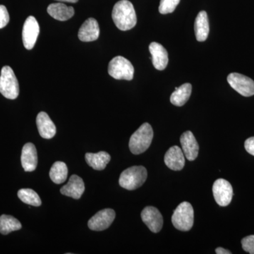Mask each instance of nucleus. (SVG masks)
<instances>
[{"label":"nucleus","instance_id":"nucleus-1","mask_svg":"<svg viewBox=\"0 0 254 254\" xmlns=\"http://www.w3.org/2000/svg\"><path fill=\"white\" fill-rule=\"evenodd\" d=\"M114 23L121 31H128L136 26V11L131 1L120 0L114 6L112 12Z\"/></svg>","mask_w":254,"mask_h":254},{"label":"nucleus","instance_id":"nucleus-2","mask_svg":"<svg viewBox=\"0 0 254 254\" xmlns=\"http://www.w3.org/2000/svg\"><path fill=\"white\" fill-rule=\"evenodd\" d=\"M153 138V130L148 123H144L130 138L129 149L133 154L139 155L148 149Z\"/></svg>","mask_w":254,"mask_h":254},{"label":"nucleus","instance_id":"nucleus-3","mask_svg":"<svg viewBox=\"0 0 254 254\" xmlns=\"http://www.w3.org/2000/svg\"><path fill=\"white\" fill-rule=\"evenodd\" d=\"M148 173L143 166H133L124 170L120 175L119 184L127 190H135L146 181Z\"/></svg>","mask_w":254,"mask_h":254},{"label":"nucleus","instance_id":"nucleus-4","mask_svg":"<svg viewBox=\"0 0 254 254\" xmlns=\"http://www.w3.org/2000/svg\"><path fill=\"white\" fill-rule=\"evenodd\" d=\"M194 221V212L191 204L189 202H182L174 210L172 222L174 227L180 231L190 230Z\"/></svg>","mask_w":254,"mask_h":254},{"label":"nucleus","instance_id":"nucleus-5","mask_svg":"<svg viewBox=\"0 0 254 254\" xmlns=\"http://www.w3.org/2000/svg\"><path fill=\"white\" fill-rule=\"evenodd\" d=\"M0 93L7 99L14 100L19 94V85L12 68L5 66L0 74Z\"/></svg>","mask_w":254,"mask_h":254},{"label":"nucleus","instance_id":"nucleus-6","mask_svg":"<svg viewBox=\"0 0 254 254\" xmlns=\"http://www.w3.org/2000/svg\"><path fill=\"white\" fill-rule=\"evenodd\" d=\"M108 73L112 77L118 80L131 81L134 74V68L132 64L122 56L114 58L108 65Z\"/></svg>","mask_w":254,"mask_h":254},{"label":"nucleus","instance_id":"nucleus-7","mask_svg":"<svg viewBox=\"0 0 254 254\" xmlns=\"http://www.w3.org/2000/svg\"><path fill=\"white\" fill-rule=\"evenodd\" d=\"M227 81L233 89L245 97L254 95V81L252 78L238 73H232L227 76Z\"/></svg>","mask_w":254,"mask_h":254},{"label":"nucleus","instance_id":"nucleus-8","mask_svg":"<svg viewBox=\"0 0 254 254\" xmlns=\"http://www.w3.org/2000/svg\"><path fill=\"white\" fill-rule=\"evenodd\" d=\"M213 193L215 201L220 206H227L231 203L233 189L231 184L226 180L218 179L214 182Z\"/></svg>","mask_w":254,"mask_h":254},{"label":"nucleus","instance_id":"nucleus-9","mask_svg":"<svg viewBox=\"0 0 254 254\" xmlns=\"http://www.w3.org/2000/svg\"><path fill=\"white\" fill-rule=\"evenodd\" d=\"M39 33L40 26L36 18L34 16H28L23 24L22 31L23 43L26 49H33Z\"/></svg>","mask_w":254,"mask_h":254},{"label":"nucleus","instance_id":"nucleus-10","mask_svg":"<svg viewBox=\"0 0 254 254\" xmlns=\"http://www.w3.org/2000/svg\"><path fill=\"white\" fill-rule=\"evenodd\" d=\"M115 215V210L113 209L106 208L100 210L90 219L88 226L93 231H103L112 225Z\"/></svg>","mask_w":254,"mask_h":254},{"label":"nucleus","instance_id":"nucleus-11","mask_svg":"<svg viewBox=\"0 0 254 254\" xmlns=\"http://www.w3.org/2000/svg\"><path fill=\"white\" fill-rule=\"evenodd\" d=\"M141 216L145 225L153 233H158L163 228V215L155 207H145L141 212Z\"/></svg>","mask_w":254,"mask_h":254},{"label":"nucleus","instance_id":"nucleus-12","mask_svg":"<svg viewBox=\"0 0 254 254\" xmlns=\"http://www.w3.org/2000/svg\"><path fill=\"white\" fill-rule=\"evenodd\" d=\"M180 143L182 145V151L187 160L193 161L198 157L199 150V146L194 135L190 131L185 132L180 137Z\"/></svg>","mask_w":254,"mask_h":254},{"label":"nucleus","instance_id":"nucleus-13","mask_svg":"<svg viewBox=\"0 0 254 254\" xmlns=\"http://www.w3.org/2000/svg\"><path fill=\"white\" fill-rule=\"evenodd\" d=\"M85 185L83 180L78 175L71 176L66 185L60 190L62 194L71 197L74 199H79L84 193Z\"/></svg>","mask_w":254,"mask_h":254},{"label":"nucleus","instance_id":"nucleus-14","mask_svg":"<svg viewBox=\"0 0 254 254\" xmlns=\"http://www.w3.org/2000/svg\"><path fill=\"white\" fill-rule=\"evenodd\" d=\"M100 36V28L98 21L93 18H89L82 24L78 36L80 41L92 42L96 41Z\"/></svg>","mask_w":254,"mask_h":254},{"label":"nucleus","instance_id":"nucleus-15","mask_svg":"<svg viewBox=\"0 0 254 254\" xmlns=\"http://www.w3.org/2000/svg\"><path fill=\"white\" fill-rule=\"evenodd\" d=\"M165 165L170 170L180 171L185 165V154L180 147L177 145L171 147L165 155Z\"/></svg>","mask_w":254,"mask_h":254},{"label":"nucleus","instance_id":"nucleus-16","mask_svg":"<svg viewBox=\"0 0 254 254\" xmlns=\"http://www.w3.org/2000/svg\"><path fill=\"white\" fill-rule=\"evenodd\" d=\"M149 50L154 67L160 71L165 69L168 64V53L166 49L160 43L153 42L150 44Z\"/></svg>","mask_w":254,"mask_h":254},{"label":"nucleus","instance_id":"nucleus-17","mask_svg":"<svg viewBox=\"0 0 254 254\" xmlns=\"http://www.w3.org/2000/svg\"><path fill=\"white\" fill-rule=\"evenodd\" d=\"M21 165L25 172H33L38 165V154L36 146L32 143H27L23 147L21 153Z\"/></svg>","mask_w":254,"mask_h":254},{"label":"nucleus","instance_id":"nucleus-18","mask_svg":"<svg viewBox=\"0 0 254 254\" xmlns=\"http://www.w3.org/2000/svg\"><path fill=\"white\" fill-rule=\"evenodd\" d=\"M37 127L40 135L43 138L50 139L56 134L57 128L54 123L45 112H41L36 118Z\"/></svg>","mask_w":254,"mask_h":254},{"label":"nucleus","instance_id":"nucleus-19","mask_svg":"<svg viewBox=\"0 0 254 254\" xmlns=\"http://www.w3.org/2000/svg\"><path fill=\"white\" fill-rule=\"evenodd\" d=\"M48 14L58 21H67L74 15V9L72 6H68L63 3H53L48 6Z\"/></svg>","mask_w":254,"mask_h":254},{"label":"nucleus","instance_id":"nucleus-20","mask_svg":"<svg viewBox=\"0 0 254 254\" xmlns=\"http://www.w3.org/2000/svg\"><path fill=\"white\" fill-rule=\"evenodd\" d=\"M195 38L199 42L206 41L208 38L210 27L208 15L205 11H201L196 16L194 23Z\"/></svg>","mask_w":254,"mask_h":254},{"label":"nucleus","instance_id":"nucleus-21","mask_svg":"<svg viewBox=\"0 0 254 254\" xmlns=\"http://www.w3.org/2000/svg\"><path fill=\"white\" fill-rule=\"evenodd\" d=\"M85 158L86 163L92 168L95 170H103L110 163L111 157L107 152L100 151L97 153H86Z\"/></svg>","mask_w":254,"mask_h":254},{"label":"nucleus","instance_id":"nucleus-22","mask_svg":"<svg viewBox=\"0 0 254 254\" xmlns=\"http://www.w3.org/2000/svg\"><path fill=\"white\" fill-rule=\"evenodd\" d=\"M191 91V84L189 83H185L181 86L177 88L175 91L172 93L170 102L175 106H183L190 99Z\"/></svg>","mask_w":254,"mask_h":254},{"label":"nucleus","instance_id":"nucleus-23","mask_svg":"<svg viewBox=\"0 0 254 254\" xmlns=\"http://www.w3.org/2000/svg\"><path fill=\"white\" fill-rule=\"evenodd\" d=\"M68 176V168L63 162H55L50 169V177L52 181L57 185H60L66 181Z\"/></svg>","mask_w":254,"mask_h":254},{"label":"nucleus","instance_id":"nucleus-24","mask_svg":"<svg viewBox=\"0 0 254 254\" xmlns=\"http://www.w3.org/2000/svg\"><path fill=\"white\" fill-rule=\"evenodd\" d=\"M22 225L17 219L11 215L0 216V233L6 235L10 232L21 230Z\"/></svg>","mask_w":254,"mask_h":254},{"label":"nucleus","instance_id":"nucleus-25","mask_svg":"<svg viewBox=\"0 0 254 254\" xmlns=\"http://www.w3.org/2000/svg\"><path fill=\"white\" fill-rule=\"evenodd\" d=\"M18 197L21 201L33 206H40L42 204L39 195L31 189H21L18 191Z\"/></svg>","mask_w":254,"mask_h":254},{"label":"nucleus","instance_id":"nucleus-26","mask_svg":"<svg viewBox=\"0 0 254 254\" xmlns=\"http://www.w3.org/2000/svg\"><path fill=\"white\" fill-rule=\"evenodd\" d=\"M180 1V0H160L159 11L162 14L173 13Z\"/></svg>","mask_w":254,"mask_h":254},{"label":"nucleus","instance_id":"nucleus-27","mask_svg":"<svg viewBox=\"0 0 254 254\" xmlns=\"http://www.w3.org/2000/svg\"><path fill=\"white\" fill-rule=\"evenodd\" d=\"M242 249L246 252L254 254V235L246 237L242 240Z\"/></svg>","mask_w":254,"mask_h":254},{"label":"nucleus","instance_id":"nucleus-28","mask_svg":"<svg viewBox=\"0 0 254 254\" xmlns=\"http://www.w3.org/2000/svg\"><path fill=\"white\" fill-rule=\"evenodd\" d=\"M9 22V14L4 5H0V29L4 28Z\"/></svg>","mask_w":254,"mask_h":254},{"label":"nucleus","instance_id":"nucleus-29","mask_svg":"<svg viewBox=\"0 0 254 254\" xmlns=\"http://www.w3.org/2000/svg\"><path fill=\"white\" fill-rule=\"evenodd\" d=\"M245 149L250 154L254 156V136L250 137L246 140L245 143Z\"/></svg>","mask_w":254,"mask_h":254},{"label":"nucleus","instance_id":"nucleus-30","mask_svg":"<svg viewBox=\"0 0 254 254\" xmlns=\"http://www.w3.org/2000/svg\"><path fill=\"white\" fill-rule=\"evenodd\" d=\"M215 252L218 254H231L232 252L229 250H225V249L222 248V247H218L215 250Z\"/></svg>","mask_w":254,"mask_h":254},{"label":"nucleus","instance_id":"nucleus-31","mask_svg":"<svg viewBox=\"0 0 254 254\" xmlns=\"http://www.w3.org/2000/svg\"><path fill=\"white\" fill-rule=\"evenodd\" d=\"M57 1H64V2L76 3L78 0H57Z\"/></svg>","mask_w":254,"mask_h":254}]
</instances>
